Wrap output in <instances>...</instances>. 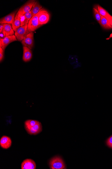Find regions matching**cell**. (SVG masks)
<instances>
[{
  "label": "cell",
  "instance_id": "6da1fadb",
  "mask_svg": "<svg viewBox=\"0 0 112 169\" xmlns=\"http://www.w3.org/2000/svg\"><path fill=\"white\" fill-rule=\"evenodd\" d=\"M49 164L51 169H66L63 160L59 156H55L52 158L50 161Z\"/></svg>",
  "mask_w": 112,
  "mask_h": 169
},
{
  "label": "cell",
  "instance_id": "7a4b0ae2",
  "mask_svg": "<svg viewBox=\"0 0 112 169\" xmlns=\"http://www.w3.org/2000/svg\"><path fill=\"white\" fill-rule=\"evenodd\" d=\"M41 26L38 21V14L33 16L28 24L27 34L33 32Z\"/></svg>",
  "mask_w": 112,
  "mask_h": 169
},
{
  "label": "cell",
  "instance_id": "3957f363",
  "mask_svg": "<svg viewBox=\"0 0 112 169\" xmlns=\"http://www.w3.org/2000/svg\"><path fill=\"white\" fill-rule=\"evenodd\" d=\"M38 21L41 26L47 23L50 21V14L43 8H42L38 12Z\"/></svg>",
  "mask_w": 112,
  "mask_h": 169
},
{
  "label": "cell",
  "instance_id": "277c9868",
  "mask_svg": "<svg viewBox=\"0 0 112 169\" xmlns=\"http://www.w3.org/2000/svg\"><path fill=\"white\" fill-rule=\"evenodd\" d=\"M36 1L34 0H30L28 1L25 4L21 7L17 13L22 16L25 14L26 13L31 11Z\"/></svg>",
  "mask_w": 112,
  "mask_h": 169
},
{
  "label": "cell",
  "instance_id": "5b68a950",
  "mask_svg": "<svg viewBox=\"0 0 112 169\" xmlns=\"http://www.w3.org/2000/svg\"><path fill=\"white\" fill-rule=\"evenodd\" d=\"M34 33L31 32L27 34L24 39L22 41V44L23 46L27 47L32 50L34 47Z\"/></svg>",
  "mask_w": 112,
  "mask_h": 169
},
{
  "label": "cell",
  "instance_id": "8992f818",
  "mask_svg": "<svg viewBox=\"0 0 112 169\" xmlns=\"http://www.w3.org/2000/svg\"><path fill=\"white\" fill-rule=\"evenodd\" d=\"M28 24L21 26L15 33L17 39L19 41H22L27 35Z\"/></svg>",
  "mask_w": 112,
  "mask_h": 169
},
{
  "label": "cell",
  "instance_id": "52a82bcc",
  "mask_svg": "<svg viewBox=\"0 0 112 169\" xmlns=\"http://www.w3.org/2000/svg\"><path fill=\"white\" fill-rule=\"evenodd\" d=\"M18 10L16 11L10 13V14L6 15V16L1 18L0 20V24H12L14 22L15 17L16 16V13Z\"/></svg>",
  "mask_w": 112,
  "mask_h": 169
},
{
  "label": "cell",
  "instance_id": "ba28073f",
  "mask_svg": "<svg viewBox=\"0 0 112 169\" xmlns=\"http://www.w3.org/2000/svg\"><path fill=\"white\" fill-rule=\"evenodd\" d=\"M36 164L33 160L28 159L23 161L21 164L22 169H35Z\"/></svg>",
  "mask_w": 112,
  "mask_h": 169
},
{
  "label": "cell",
  "instance_id": "9c48e42d",
  "mask_svg": "<svg viewBox=\"0 0 112 169\" xmlns=\"http://www.w3.org/2000/svg\"><path fill=\"white\" fill-rule=\"evenodd\" d=\"M2 44V49L5 51L6 48L9 45L14 41H17V37L15 35L6 37L3 39H0Z\"/></svg>",
  "mask_w": 112,
  "mask_h": 169
},
{
  "label": "cell",
  "instance_id": "30bf717a",
  "mask_svg": "<svg viewBox=\"0 0 112 169\" xmlns=\"http://www.w3.org/2000/svg\"><path fill=\"white\" fill-rule=\"evenodd\" d=\"M12 140L10 138L6 136H2L0 140V146L4 149H8L11 146Z\"/></svg>",
  "mask_w": 112,
  "mask_h": 169
},
{
  "label": "cell",
  "instance_id": "8fae6325",
  "mask_svg": "<svg viewBox=\"0 0 112 169\" xmlns=\"http://www.w3.org/2000/svg\"><path fill=\"white\" fill-rule=\"evenodd\" d=\"M23 61L25 62L29 61L32 57V52L27 47L23 46Z\"/></svg>",
  "mask_w": 112,
  "mask_h": 169
},
{
  "label": "cell",
  "instance_id": "7c38bea8",
  "mask_svg": "<svg viewBox=\"0 0 112 169\" xmlns=\"http://www.w3.org/2000/svg\"><path fill=\"white\" fill-rule=\"evenodd\" d=\"M43 130V127L41 123L38 122L27 132L30 135H35L40 133Z\"/></svg>",
  "mask_w": 112,
  "mask_h": 169
},
{
  "label": "cell",
  "instance_id": "4fadbf2b",
  "mask_svg": "<svg viewBox=\"0 0 112 169\" xmlns=\"http://www.w3.org/2000/svg\"><path fill=\"white\" fill-rule=\"evenodd\" d=\"M97 7L98 11H99L100 15L106 18L110 24L111 19H112V16L106 10L103 9L99 5H98Z\"/></svg>",
  "mask_w": 112,
  "mask_h": 169
},
{
  "label": "cell",
  "instance_id": "5bb4252c",
  "mask_svg": "<svg viewBox=\"0 0 112 169\" xmlns=\"http://www.w3.org/2000/svg\"><path fill=\"white\" fill-rule=\"evenodd\" d=\"M3 32L5 33L6 37L13 35L14 32L10 24H3Z\"/></svg>",
  "mask_w": 112,
  "mask_h": 169
},
{
  "label": "cell",
  "instance_id": "9a60e30c",
  "mask_svg": "<svg viewBox=\"0 0 112 169\" xmlns=\"http://www.w3.org/2000/svg\"><path fill=\"white\" fill-rule=\"evenodd\" d=\"M21 16L19 14L17 13L15 17L14 22L12 24V28L16 32L17 29L21 27Z\"/></svg>",
  "mask_w": 112,
  "mask_h": 169
},
{
  "label": "cell",
  "instance_id": "2e32d148",
  "mask_svg": "<svg viewBox=\"0 0 112 169\" xmlns=\"http://www.w3.org/2000/svg\"><path fill=\"white\" fill-rule=\"evenodd\" d=\"M38 122L36 120H28L24 122V127L27 132H28L32 127L36 125Z\"/></svg>",
  "mask_w": 112,
  "mask_h": 169
},
{
  "label": "cell",
  "instance_id": "e0dca14e",
  "mask_svg": "<svg viewBox=\"0 0 112 169\" xmlns=\"http://www.w3.org/2000/svg\"><path fill=\"white\" fill-rule=\"evenodd\" d=\"M42 8H43L42 6L40 5L39 2L36 1L31 11L33 16L37 14Z\"/></svg>",
  "mask_w": 112,
  "mask_h": 169
},
{
  "label": "cell",
  "instance_id": "ac0fdd59",
  "mask_svg": "<svg viewBox=\"0 0 112 169\" xmlns=\"http://www.w3.org/2000/svg\"><path fill=\"white\" fill-rule=\"evenodd\" d=\"M100 25L103 28L106 29H112V26L108 22L107 20L105 17L101 16Z\"/></svg>",
  "mask_w": 112,
  "mask_h": 169
},
{
  "label": "cell",
  "instance_id": "d6986e66",
  "mask_svg": "<svg viewBox=\"0 0 112 169\" xmlns=\"http://www.w3.org/2000/svg\"><path fill=\"white\" fill-rule=\"evenodd\" d=\"M24 15V18H25V23H24L25 24L24 25L28 24L30 20L33 17L32 13H31V11H30L26 13Z\"/></svg>",
  "mask_w": 112,
  "mask_h": 169
},
{
  "label": "cell",
  "instance_id": "ffe728a7",
  "mask_svg": "<svg viewBox=\"0 0 112 169\" xmlns=\"http://www.w3.org/2000/svg\"><path fill=\"white\" fill-rule=\"evenodd\" d=\"M94 13V16L97 21L100 25V21L101 19V16L99 14V13L98 11V10L96 8H94L93 9Z\"/></svg>",
  "mask_w": 112,
  "mask_h": 169
},
{
  "label": "cell",
  "instance_id": "44dd1931",
  "mask_svg": "<svg viewBox=\"0 0 112 169\" xmlns=\"http://www.w3.org/2000/svg\"><path fill=\"white\" fill-rule=\"evenodd\" d=\"M107 146L112 149V136L110 137L106 141Z\"/></svg>",
  "mask_w": 112,
  "mask_h": 169
},
{
  "label": "cell",
  "instance_id": "7402d4cb",
  "mask_svg": "<svg viewBox=\"0 0 112 169\" xmlns=\"http://www.w3.org/2000/svg\"><path fill=\"white\" fill-rule=\"evenodd\" d=\"M4 51L2 48L0 47V61L1 62L4 59Z\"/></svg>",
  "mask_w": 112,
  "mask_h": 169
},
{
  "label": "cell",
  "instance_id": "603a6c76",
  "mask_svg": "<svg viewBox=\"0 0 112 169\" xmlns=\"http://www.w3.org/2000/svg\"><path fill=\"white\" fill-rule=\"evenodd\" d=\"M3 24H1L0 25V33H3Z\"/></svg>",
  "mask_w": 112,
  "mask_h": 169
},
{
  "label": "cell",
  "instance_id": "cb8c5ba5",
  "mask_svg": "<svg viewBox=\"0 0 112 169\" xmlns=\"http://www.w3.org/2000/svg\"><path fill=\"white\" fill-rule=\"evenodd\" d=\"M0 47L2 48V41L0 40Z\"/></svg>",
  "mask_w": 112,
  "mask_h": 169
},
{
  "label": "cell",
  "instance_id": "d4e9b609",
  "mask_svg": "<svg viewBox=\"0 0 112 169\" xmlns=\"http://www.w3.org/2000/svg\"><path fill=\"white\" fill-rule=\"evenodd\" d=\"M110 25H111V26H112V19H111V21L110 22Z\"/></svg>",
  "mask_w": 112,
  "mask_h": 169
}]
</instances>
